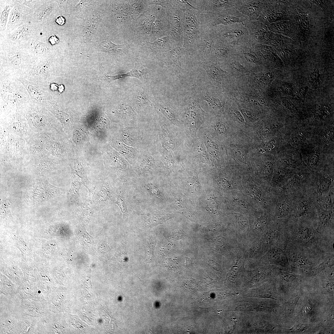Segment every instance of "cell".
Instances as JSON below:
<instances>
[{"label":"cell","mask_w":334,"mask_h":334,"mask_svg":"<svg viewBox=\"0 0 334 334\" xmlns=\"http://www.w3.org/2000/svg\"><path fill=\"white\" fill-rule=\"evenodd\" d=\"M0 103L6 106L28 105L32 102L23 83L17 78L0 75Z\"/></svg>","instance_id":"6da1fadb"},{"label":"cell","mask_w":334,"mask_h":334,"mask_svg":"<svg viewBox=\"0 0 334 334\" xmlns=\"http://www.w3.org/2000/svg\"><path fill=\"white\" fill-rule=\"evenodd\" d=\"M27 90L32 103L41 105H48L53 99L46 81L27 77L17 78Z\"/></svg>","instance_id":"7a4b0ae2"},{"label":"cell","mask_w":334,"mask_h":334,"mask_svg":"<svg viewBox=\"0 0 334 334\" xmlns=\"http://www.w3.org/2000/svg\"><path fill=\"white\" fill-rule=\"evenodd\" d=\"M199 11L191 9L183 12L184 42L183 46L187 51L192 43L202 32Z\"/></svg>","instance_id":"3957f363"},{"label":"cell","mask_w":334,"mask_h":334,"mask_svg":"<svg viewBox=\"0 0 334 334\" xmlns=\"http://www.w3.org/2000/svg\"><path fill=\"white\" fill-rule=\"evenodd\" d=\"M213 41L214 36L211 30L203 29L187 52L189 55L196 56L206 62L214 51Z\"/></svg>","instance_id":"277c9868"},{"label":"cell","mask_w":334,"mask_h":334,"mask_svg":"<svg viewBox=\"0 0 334 334\" xmlns=\"http://www.w3.org/2000/svg\"><path fill=\"white\" fill-rule=\"evenodd\" d=\"M170 10L172 35L179 45L183 46L184 42L183 12L172 9Z\"/></svg>","instance_id":"5b68a950"},{"label":"cell","mask_w":334,"mask_h":334,"mask_svg":"<svg viewBox=\"0 0 334 334\" xmlns=\"http://www.w3.org/2000/svg\"><path fill=\"white\" fill-rule=\"evenodd\" d=\"M147 72V69L143 66L141 65H136L132 70L126 74L115 75H109L105 74L104 75V78L108 82L127 77H133L141 79L146 76Z\"/></svg>","instance_id":"8992f818"},{"label":"cell","mask_w":334,"mask_h":334,"mask_svg":"<svg viewBox=\"0 0 334 334\" xmlns=\"http://www.w3.org/2000/svg\"><path fill=\"white\" fill-rule=\"evenodd\" d=\"M202 66L207 72L208 75L212 79L215 80H219L221 79L226 73V72L222 70L216 64L210 62H202Z\"/></svg>","instance_id":"52a82bcc"},{"label":"cell","mask_w":334,"mask_h":334,"mask_svg":"<svg viewBox=\"0 0 334 334\" xmlns=\"http://www.w3.org/2000/svg\"><path fill=\"white\" fill-rule=\"evenodd\" d=\"M7 60L10 66L15 70L14 76L17 78V70L20 68L23 64V58L22 55L19 52H11L7 55Z\"/></svg>","instance_id":"ba28073f"},{"label":"cell","mask_w":334,"mask_h":334,"mask_svg":"<svg viewBox=\"0 0 334 334\" xmlns=\"http://www.w3.org/2000/svg\"><path fill=\"white\" fill-rule=\"evenodd\" d=\"M71 186L70 190V194L73 199L75 202L78 201L79 198V190L82 183V179L77 175L73 174L71 177Z\"/></svg>","instance_id":"9c48e42d"},{"label":"cell","mask_w":334,"mask_h":334,"mask_svg":"<svg viewBox=\"0 0 334 334\" xmlns=\"http://www.w3.org/2000/svg\"><path fill=\"white\" fill-rule=\"evenodd\" d=\"M101 45L103 51L111 54L121 53L124 49L123 45L114 44L109 41L101 42Z\"/></svg>","instance_id":"30bf717a"},{"label":"cell","mask_w":334,"mask_h":334,"mask_svg":"<svg viewBox=\"0 0 334 334\" xmlns=\"http://www.w3.org/2000/svg\"><path fill=\"white\" fill-rule=\"evenodd\" d=\"M31 29L28 26L23 25L12 33L10 37L13 41L19 40L28 35Z\"/></svg>","instance_id":"8fae6325"},{"label":"cell","mask_w":334,"mask_h":334,"mask_svg":"<svg viewBox=\"0 0 334 334\" xmlns=\"http://www.w3.org/2000/svg\"><path fill=\"white\" fill-rule=\"evenodd\" d=\"M133 101L139 106L148 105L151 103L148 96L143 91H138L135 93Z\"/></svg>","instance_id":"7c38bea8"},{"label":"cell","mask_w":334,"mask_h":334,"mask_svg":"<svg viewBox=\"0 0 334 334\" xmlns=\"http://www.w3.org/2000/svg\"><path fill=\"white\" fill-rule=\"evenodd\" d=\"M31 47L33 52L36 55L40 56L44 55L47 52L46 45L38 41H34L31 43Z\"/></svg>","instance_id":"4fadbf2b"},{"label":"cell","mask_w":334,"mask_h":334,"mask_svg":"<svg viewBox=\"0 0 334 334\" xmlns=\"http://www.w3.org/2000/svg\"><path fill=\"white\" fill-rule=\"evenodd\" d=\"M75 174L82 179L84 184L87 187L89 182L87 178L86 172L81 164L77 161L75 163Z\"/></svg>","instance_id":"5bb4252c"},{"label":"cell","mask_w":334,"mask_h":334,"mask_svg":"<svg viewBox=\"0 0 334 334\" xmlns=\"http://www.w3.org/2000/svg\"><path fill=\"white\" fill-rule=\"evenodd\" d=\"M168 216H166L152 215L148 219V225L151 227L166 222L168 219Z\"/></svg>","instance_id":"9a60e30c"},{"label":"cell","mask_w":334,"mask_h":334,"mask_svg":"<svg viewBox=\"0 0 334 334\" xmlns=\"http://www.w3.org/2000/svg\"><path fill=\"white\" fill-rule=\"evenodd\" d=\"M313 233L309 228L302 229L298 233V237L303 241H308L313 238Z\"/></svg>","instance_id":"2e32d148"},{"label":"cell","mask_w":334,"mask_h":334,"mask_svg":"<svg viewBox=\"0 0 334 334\" xmlns=\"http://www.w3.org/2000/svg\"><path fill=\"white\" fill-rule=\"evenodd\" d=\"M52 10V7L50 5H47L43 7L37 14V18L38 20H42L48 16Z\"/></svg>","instance_id":"e0dca14e"},{"label":"cell","mask_w":334,"mask_h":334,"mask_svg":"<svg viewBox=\"0 0 334 334\" xmlns=\"http://www.w3.org/2000/svg\"><path fill=\"white\" fill-rule=\"evenodd\" d=\"M214 47V51L215 55L217 57L221 58L226 56L229 53L227 48L222 45H217Z\"/></svg>","instance_id":"ac0fdd59"},{"label":"cell","mask_w":334,"mask_h":334,"mask_svg":"<svg viewBox=\"0 0 334 334\" xmlns=\"http://www.w3.org/2000/svg\"><path fill=\"white\" fill-rule=\"evenodd\" d=\"M10 10V6H6L1 13L0 16V24L2 27H5L6 25Z\"/></svg>","instance_id":"d6986e66"},{"label":"cell","mask_w":334,"mask_h":334,"mask_svg":"<svg viewBox=\"0 0 334 334\" xmlns=\"http://www.w3.org/2000/svg\"><path fill=\"white\" fill-rule=\"evenodd\" d=\"M19 14L17 10L15 9H13L11 12L9 19V23L12 24L16 23L19 20Z\"/></svg>","instance_id":"ffe728a7"},{"label":"cell","mask_w":334,"mask_h":334,"mask_svg":"<svg viewBox=\"0 0 334 334\" xmlns=\"http://www.w3.org/2000/svg\"><path fill=\"white\" fill-rule=\"evenodd\" d=\"M242 112L244 116L247 120L251 122L255 121L257 118L251 113L246 109H243Z\"/></svg>","instance_id":"44dd1931"},{"label":"cell","mask_w":334,"mask_h":334,"mask_svg":"<svg viewBox=\"0 0 334 334\" xmlns=\"http://www.w3.org/2000/svg\"><path fill=\"white\" fill-rule=\"evenodd\" d=\"M330 180H323L320 186V190L322 192H325L327 191L331 185Z\"/></svg>","instance_id":"7402d4cb"},{"label":"cell","mask_w":334,"mask_h":334,"mask_svg":"<svg viewBox=\"0 0 334 334\" xmlns=\"http://www.w3.org/2000/svg\"><path fill=\"white\" fill-rule=\"evenodd\" d=\"M319 217L321 222H326L329 219L330 214L328 212H323L320 214Z\"/></svg>","instance_id":"603a6c76"},{"label":"cell","mask_w":334,"mask_h":334,"mask_svg":"<svg viewBox=\"0 0 334 334\" xmlns=\"http://www.w3.org/2000/svg\"><path fill=\"white\" fill-rule=\"evenodd\" d=\"M207 100L209 101L210 104H211V105L213 107L216 108H218L221 107V103L218 99L214 98H210L209 99H208Z\"/></svg>","instance_id":"cb8c5ba5"},{"label":"cell","mask_w":334,"mask_h":334,"mask_svg":"<svg viewBox=\"0 0 334 334\" xmlns=\"http://www.w3.org/2000/svg\"><path fill=\"white\" fill-rule=\"evenodd\" d=\"M233 114L235 118L238 122L240 123H243L244 122V119L242 115L239 111L235 110L233 113Z\"/></svg>","instance_id":"d4e9b609"},{"label":"cell","mask_w":334,"mask_h":334,"mask_svg":"<svg viewBox=\"0 0 334 334\" xmlns=\"http://www.w3.org/2000/svg\"><path fill=\"white\" fill-rule=\"evenodd\" d=\"M48 41L51 45H53L58 43L59 40L56 36L52 35L49 37Z\"/></svg>","instance_id":"484cf974"},{"label":"cell","mask_w":334,"mask_h":334,"mask_svg":"<svg viewBox=\"0 0 334 334\" xmlns=\"http://www.w3.org/2000/svg\"><path fill=\"white\" fill-rule=\"evenodd\" d=\"M232 66L235 70L240 72H243L245 70L244 67L238 62L233 63L232 64Z\"/></svg>","instance_id":"4316f807"},{"label":"cell","mask_w":334,"mask_h":334,"mask_svg":"<svg viewBox=\"0 0 334 334\" xmlns=\"http://www.w3.org/2000/svg\"><path fill=\"white\" fill-rule=\"evenodd\" d=\"M55 21L58 25L62 26L65 23L66 19L63 16L59 15L56 19Z\"/></svg>","instance_id":"83f0119b"},{"label":"cell","mask_w":334,"mask_h":334,"mask_svg":"<svg viewBox=\"0 0 334 334\" xmlns=\"http://www.w3.org/2000/svg\"><path fill=\"white\" fill-rule=\"evenodd\" d=\"M118 203H119V206H120V207L122 212H125L126 211V207L125 202L121 199H119L118 200Z\"/></svg>","instance_id":"f1b7e54d"}]
</instances>
